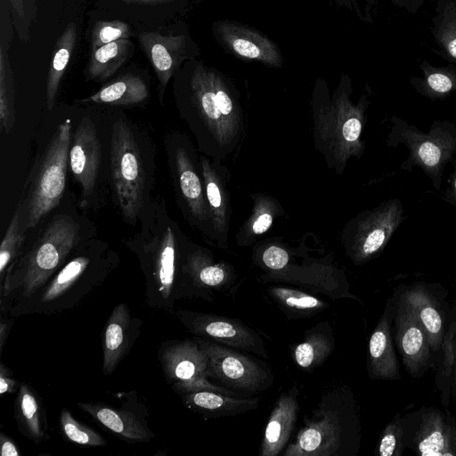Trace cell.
Here are the masks:
<instances>
[{
	"label": "cell",
	"instance_id": "6da1fadb",
	"mask_svg": "<svg viewBox=\"0 0 456 456\" xmlns=\"http://www.w3.org/2000/svg\"><path fill=\"white\" fill-rule=\"evenodd\" d=\"M182 111L200 151L209 158L224 160L244 139L240 91L224 73L202 61L190 70Z\"/></svg>",
	"mask_w": 456,
	"mask_h": 456
},
{
	"label": "cell",
	"instance_id": "7a4b0ae2",
	"mask_svg": "<svg viewBox=\"0 0 456 456\" xmlns=\"http://www.w3.org/2000/svg\"><path fill=\"white\" fill-rule=\"evenodd\" d=\"M352 94V80L343 73L333 93L323 78H317L311 97L314 147L338 175L352 158L360 159L365 150L362 132L370 102L362 94L354 102Z\"/></svg>",
	"mask_w": 456,
	"mask_h": 456
},
{
	"label": "cell",
	"instance_id": "3957f363",
	"mask_svg": "<svg viewBox=\"0 0 456 456\" xmlns=\"http://www.w3.org/2000/svg\"><path fill=\"white\" fill-rule=\"evenodd\" d=\"M79 240V225L68 216L54 218L43 235L25 255L7 268L0 282L1 313L20 315L40 292Z\"/></svg>",
	"mask_w": 456,
	"mask_h": 456
},
{
	"label": "cell",
	"instance_id": "277c9868",
	"mask_svg": "<svg viewBox=\"0 0 456 456\" xmlns=\"http://www.w3.org/2000/svg\"><path fill=\"white\" fill-rule=\"evenodd\" d=\"M361 443L356 399L347 385H339L322 394L282 455L357 456Z\"/></svg>",
	"mask_w": 456,
	"mask_h": 456
},
{
	"label": "cell",
	"instance_id": "5b68a950",
	"mask_svg": "<svg viewBox=\"0 0 456 456\" xmlns=\"http://www.w3.org/2000/svg\"><path fill=\"white\" fill-rule=\"evenodd\" d=\"M386 144L388 147L403 145L408 150V157L400 168L408 172L414 167L420 168L433 187L440 190L444 169L456 156V124L446 119L435 120L426 132L392 115Z\"/></svg>",
	"mask_w": 456,
	"mask_h": 456
},
{
	"label": "cell",
	"instance_id": "8992f818",
	"mask_svg": "<svg viewBox=\"0 0 456 456\" xmlns=\"http://www.w3.org/2000/svg\"><path fill=\"white\" fill-rule=\"evenodd\" d=\"M404 218L398 198L359 212L345 224L340 232L346 256L357 266L377 258Z\"/></svg>",
	"mask_w": 456,
	"mask_h": 456
},
{
	"label": "cell",
	"instance_id": "52a82bcc",
	"mask_svg": "<svg viewBox=\"0 0 456 456\" xmlns=\"http://www.w3.org/2000/svg\"><path fill=\"white\" fill-rule=\"evenodd\" d=\"M70 142L71 120L67 118L53 135L30 185L28 227L36 226L59 205L65 191Z\"/></svg>",
	"mask_w": 456,
	"mask_h": 456
},
{
	"label": "cell",
	"instance_id": "ba28073f",
	"mask_svg": "<svg viewBox=\"0 0 456 456\" xmlns=\"http://www.w3.org/2000/svg\"><path fill=\"white\" fill-rule=\"evenodd\" d=\"M92 259L77 256L66 263L25 306L20 315L55 314L79 305L100 287L104 276L91 269Z\"/></svg>",
	"mask_w": 456,
	"mask_h": 456
},
{
	"label": "cell",
	"instance_id": "9c48e42d",
	"mask_svg": "<svg viewBox=\"0 0 456 456\" xmlns=\"http://www.w3.org/2000/svg\"><path fill=\"white\" fill-rule=\"evenodd\" d=\"M110 171L121 213L127 221L134 220L143 202L145 173L134 134L123 121H118L113 126Z\"/></svg>",
	"mask_w": 456,
	"mask_h": 456
},
{
	"label": "cell",
	"instance_id": "30bf717a",
	"mask_svg": "<svg viewBox=\"0 0 456 456\" xmlns=\"http://www.w3.org/2000/svg\"><path fill=\"white\" fill-rule=\"evenodd\" d=\"M195 340L207 355L208 378L221 387L250 395L273 385L274 377L265 362L212 340L200 337Z\"/></svg>",
	"mask_w": 456,
	"mask_h": 456
},
{
	"label": "cell",
	"instance_id": "8fae6325",
	"mask_svg": "<svg viewBox=\"0 0 456 456\" xmlns=\"http://www.w3.org/2000/svg\"><path fill=\"white\" fill-rule=\"evenodd\" d=\"M409 408L402 419L406 449L419 456H456V418L448 409Z\"/></svg>",
	"mask_w": 456,
	"mask_h": 456
},
{
	"label": "cell",
	"instance_id": "7c38bea8",
	"mask_svg": "<svg viewBox=\"0 0 456 456\" xmlns=\"http://www.w3.org/2000/svg\"><path fill=\"white\" fill-rule=\"evenodd\" d=\"M159 359L163 373L180 395L201 390L220 392L232 396L241 393L215 385L208 378V358L194 339L175 340L163 343Z\"/></svg>",
	"mask_w": 456,
	"mask_h": 456
},
{
	"label": "cell",
	"instance_id": "4fadbf2b",
	"mask_svg": "<svg viewBox=\"0 0 456 456\" xmlns=\"http://www.w3.org/2000/svg\"><path fill=\"white\" fill-rule=\"evenodd\" d=\"M264 282H288L324 294L332 299L350 298L362 301L350 292V285L345 273L333 264L330 254L322 258H315L302 254L300 262H295L293 248L290 258L284 268L278 272L264 273L260 277Z\"/></svg>",
	"mask_w": 456,
	"mask_h": 456
},
{
	"label": "cell",
	"instance_id": "5bb4252c",
	"mask_svg": "<svg viewBox=\"0 0 456 456\" xmlns=\"http://www.w3.org/2000/svg\"><path fill=\"white\" fill-rule=\"evenodd\" d=\"M392 295L412 309L428 334L436 358L451 311L448 290L437 282L418 281L397 286Z\"/></svg>",
	"mask_w": 456,
	"mask_h": 456
},
{
	"label": "cell",
	"instance_id": "9a60e30c",
	"mask_svg": "<svg viewBox=\"0 0 456 456\" xmlns=\"http://www.w3.org/2000/svg\"><path fill=\"white\" fill-rule=\"evenodd\" d=\"M390 299L395 348L406 372L420 379L436 365L429 338L412 309L394 295Z\"/></svg>",
	"mask_w": 456,
	"mask_h": 456
},
{
	"label": "cell",
	"instance_id": "2e32d148",
	"mask_svg": "<svg viewBox=\"0 0 456 456\" xmlns=\"http://www.w3.org/2000/svg\"><path fill=\"white\" fill-rule=\"evenodd\" d=\"M176 316L194 336L268 358L262 337L239 319L179 309Z\"/></svg>",
	"mask_w": 456,
	"mask_h": 456
},
{
	"label": "cell",
	"instance_id": "e0dca14e",
	"mask_svg": "<svg viewBox=\"0 0 456 456\" xmlns=\"http://www.w3.org/2000/svg\"><path fill=\"white\" fill-rule=\"evenodd\" d=\"M174 164L179 194L189 220L214 242L200 158L197 159L188 140L175 147Z\"/></svg>",
	"mask_w": 456,
	"mask_h": 456
},
{
	"label": "cell",
	"instance_id": "ac0fdd59",
	"mask_svg": "<svg viewBox=\"0 0 456 456\" xmlns=\"http://www.w3.org/2000/svg\"><path fill=\"white\" fill-rule=\"evenodd\" d=\"M177 248L173 230L167 227L143 265L146 278V302L150 307L174 313L178 299Z\"/></svg>",
	"mask_w": 456,
	"mask_h": 456
},
{
	"label": "cell",
	"instance_id": "d6986e66",
	"mask_svg": "<svg viewBox=\"0 0 456 456\" xmlns=\"http://www.w3.org/2000/svg\"><path fill=\"white\" fill-rule=\"evenodd\" d=\"M212 33L217 44L237 58L270 68L283 65V56L276 43L258 29L225 19L212 24Z\"/></svg>",
	"mask_w": 456,
	"mask_h": 456
},
{
	"label": "cell",
	"instance_id": "ffe728a7",
	"mask_svg": "<svg viewBox=\"0 0 456 456\" xmlns=\"http://www.w3.org/2000/svg\"><path fill=\"white\" fill-rule=\"evenodd\" d=\"M222 159L200 156L207 202L215 244L224 249L228 244L232 208L228 190L230 172Z\"/></svg>",
	"mask_w": 456,
	"mask_h": 456
},
{
	"label": "cell",
	"instance_id": "44dd1931",
	"mask_svg": "<svg viewBox=\"0 0 456 456\" xmlns=\"http://www.w3.org/2000/svg\"><path fill=\"white\" fill-rule=\"evenodd\" d=\"M141 45L147 53L159 82V97L162 100L167 85L186 59L193 58L199 49L187 34L161 35L142 32L139 35Z\"/></svg>",
	"mask_w": 456,
	"mask_h": 456
},
{
	"label": "cell",
	"instance_id": "7402d4cb",
	"mask_svg": "<svg viewBox=\"0 0 456 456\" xmlns=\"http://www.w3.org/2000/svg\"><path fill=\"white\" fill-rule=\"evenodd\" d=\"M393 337V314L390 297L368 342L367 372L372 380H400L399 360Z\"/></svg>",
	"mask_w": 456,
	"mask_h": 456
},
{
	"label": "cell",
	"instance_id": "603a6c76",
	"mask_svg": "<svg viewBox=\"0 0 456 456\" xmlns=\"http://www.w3.org/2000/svg\"><path fill=\"white\" fill-rule=\"evenodd\" d=\"M101 163V144L96 130L87 118H84L76 129L69 150V166L82 188L86 202L92 195Z\"/></svg>",
	"mask_w": 456,
	"mask_h": 456
},
{
	"label": "cell",
	"instance_id": "cb8c5ba5",
	"mask_svg": "<svg viewBox=\"0 0 456 456\" xmlns=\"http://www.w3.org/2000/svg\"><path fill=\"white\" fill-rule=\"evenodd\" d=\"M142 321L134 318L126 304L117 305L106 322L103 332L104 375L111 374L128 354L139 335Z\"/></svg>",
	"mask_w": 456,
	"mask_h": 456
},
{
	"label": "cell",
	"instance_id": "d4e9b609",
	"mask_svg": "<svg viewBox=\"0 0 456 456\" xmlns=\"http://www.w3.org/2000/svg\"><path fill=\"white\" fill-rule=\"evenodd\" d=\"M298 389L293 386L279 395L264 430L260 456H277L287 445L298 418Z\"/></svg>",
	"mask_w": 456,
	"mask_h": 456
},
{
	"label": "cell",
	"instance_id": "484cf974",
	"mask_svg": "<svg viewBox=\"0 0 456 456\" xmlns=\"http://www.w3.org/2000/svg\"><path fill=\"white\" fill-rule=\"evenodd\" d=\"M182 273L190 281L195 292L221 289L236 278L234 267L224 261H216L207 248L197 247L190 250L182 264Z\"/></svg>",
	"mask_w": 456,
	"mask_h": 456
},
{
	"label": "cell",
	"instance_id": "4316f807",
	"mask_svg": "<svg viewBox=\"0 0 456 456\" xmlns=\"http://www.w3.org/2000/svg\"><path fill=\"white\" fill-rule=\"evenodd\" d=\"M435 385L444 409L456 401V298L451 301L446 330L436 354Z\"/></svg>",
	"mask_w": 456,
	"mask_h": 456
},
{
	"label": "cell",
	"instance_id": "83f0119b",
	"mask_svg": "<svg viewBox=\"0 0 456 456\" xmlns=\"http://www.w3.org/2000/svg\"><path fill=\"white\" fill-rule=\"evenodd\" d=\"M77 406L129 443L148 442L154 437L146 424L129 411L115 409L102 403H78Z\"/></svg>",
	"mask_w": 456,
	"mask_h": 456
},
{
	"label": "cell",
	"instance_id": "f1b7e54d",
	"mask_svg": "<svg viewBox=\"0 0 456 456\" xmlns=\"http://www.w3.org/2000/svg\"><path fill=\"white\" fill-rule=\"evenodd\" d=\"M181 396L187 408L206 418L241 414L256 409L260 402L258 397L232 396L210 390L184 393Z\"/></svg>",
	"mask_w": 456,
	"mask_h": 456
},
{
	"label": "cell",
	"instance_id": "f546056e",
	"mask_svg": "<svg viewBox=\"0 0 456 456\" xmlns=\"http://www.w3.org/2000/svg\"><path fill=\"white\" fill-rule=\"evenodd\" d=\"M252 209L235 234L239 247L253 246L258 239L267 232L276 218L284 214V208L277 199L265 192L249 194Z\"/></svg>",
	"mask_w": 456,
	"mask_h": 456
},
{
	"label": "cell",
	"instance_id": "4dcf8cb0",
	"mask_svg": "<svg viewBox=\"0 0 456 456\" xmlns=\"http://www.w3.org/2000/svg\"><path fill=\"white\" fill-rule=\"evenodd\" d=\"M20 432L36 444L49 439L47 419L42 398L28 383L21 382L14 403Z\"/></svg>",
	"mask_w": 456,
	"mask_h": 456
},
{
	"label": "cell",
	"instance_id": "1f68e13d",
	"mask_svg": "<svg viewBox=\"0 0 456 456\" xmlns=\"http://www.w3.org/2000/svg\"><path fill=\"white\" fill-rule=\"evenodd\" d=\"M334 347L332 326L322 322L305 332L303 340L291 348V355L298 367L311 371L330 356Z\"/></svg>",
	"mask_w": 456,
	"mask_h": 456
},
{
	"label": "cell",
	"instance_id": "d6a6232c",
	"mask_svg": "<svg viewBox=\"0 0 456 456\" xmlns=\"http://www.w3.org/2000/svg\"><path fill=\"white\" fill-rule=\"evenodd\" d=\"M267 293L289 321L313 317L330 305L310 293L284 286H270Z\"/></svg>",
	"mask_w": 456,
	"mask_h": 456
},
{
	"label": "cell",
	"instance_id": "836d02e7",
	"mask_svg": "<svg viewBox=\"0 0 456 456\" xmlns=\"http://www.w3.org/2000/svg\"><path fill=\"white\" fill-rule=\"evenodd\" d=\"M149 95L145 82L137 76L126 75L106 85L83 102L110 105H132Z\"/></svg>",
	"mask_w": 456,
	"mask_h": 456
},
{
	"label": "cell",
	"instance_id": "e575fe53",
	"mask_svg": "<svg viewBox=\"0 0 456 456\" xmlns=\"http://www.w3.org/2000/svg\"><path fill=\"white\" fill-rule=\"evenodd\" d=\"M132 52L128 38L118 39L92 50L87 71L93 79L104 80L112 76Z\"/></svg>",
	"mask_w": 456,
	"mask_h": 456
},
{
	"label": "cell",
	"instance_id": "d590c367",
	"mask_svg": "<svg viewBox=\"0 0 456 456\" xmlns=\"http://www.w3.org/2000/svg\"><path fill=\"white\" fill-rule=\"evenodd\" d=\"M77 41V26L69 22L57 40L46 85V105L52 110L61 77L70 60Z\"/></svg>",
	"mask_w": 456,
	"mask_h": 456
},
{
	"label": "cell",
	"instance_id": "8d00e7d4",
	"mask_svg": "<svg viewBox=\"0 0 456 456\" xmlns=\"http://www.w3.org/2000/svg\"><path fill=\"white\" fill-rule=\"evenodd\" d=\"M432 33L436 42L456 59V0H436Z\"/></svg>",
	"mask_w": 456,
	"mask_h": 456
},
{
	"label": "cell",
	"instance_id": "74e56055",
	"mask_svg": "<svg viewBox=\"0 0 456 456\" xmlns=\"http://www.w3.org/2000/svg\"><path fill=\"white\" fill-rule=\"evenodd\" d=\"M8 47H0V126L10 134L15 124V84L9 58Z\"/></svg>",
	"mask_w": 456,
	"mask_h": 456
},
{
	"label": "cell",
	"instance_id": "f35d334b",
	"mask_svg": "<svg viewBox=\"0 0 456 456\" xmlns=\"http://www.w3.org/2000/svg\"><path fill=\"white\" fill-rule=\"evenodd\" d=\"M418 93L431 100H442L456 92V70L454 69H432L426 66L422 78L411 79Z\"/></svg>",
	"mask_w": 456,
	"mask_h": 456
},
{
	"label": "cell",
	"instance_id": "ab89813d",
	"mask_svg": "<svg viewBox=\"0 0 456 456\" xmlns=\"http://www.w3.org/2000/svg\"><path fill=\"white\" fill-rule=\"evenodd\" d=\"M60 427L63 436L71 443L94 447L107 444L99 433L75 419L66 408L61 411Z\"/></svg>",
	"mask_w": 456,
	"mask_h": 456
},
{
	"label": "cell",
	"instance_id": "60d3db41",
	"mask_svg": "<svg viewBox=\"0 0 456 456\" xmlns=\"http://www.w3.org/2000/svg\"><path fill=\"white\" fill-rule=\"evenodd\" d=\"M408 407L396 412L385 426L374 451L376 456H402L406 450L403 443V414Z\"/></svg>",
	"mask_w": 456,
	"mask_h": 456
},
{
	"label": "cell",
	"instance_id": "b9f144b4",
	"mask_svg": "<svg viewBox=\"0 0 456 456\" xmlns=\"http://www.w3.org/2000/svg\"><path fill=\"white\" fill-rule=\"evenodd\" d=\"M24 240L19 209L14 213L0 246V282L10 265L19 256Z\"/></svg>",
	"mask_w": 456,
	"mask_h": 456
},
{
	"label": "cell",
	"instance_id": "7bdbcfd3",
	"mask_svg": "<svg viewBox=\"0 0 456 456\" xmlns=\"http://www.w3.org/2000/svg\"><path fill=\"white\" fill-rule=\"evenodd\" d=\"M130 34V28L122 21H97L92 31V50L118 39L128 38Z\"/></svg>",
	"mask_w": 456,
	"mask_h": 456
},
{
	"label": "cell",
	"instance_id": "ee69618b",
	"mask_svg": "<svg viewBox=\"0 0 456 456\" xmlns=\"http://www.w3.org/2000/svg\"><path fill=\"white\" fill-rule=\"evenodd\" d=\"M15 20L34 21L37 14V0H8Z\"/></svg>",
	"mask_w": 456,
	"mask_h": 456
},
{
	"label": "cell",
	"instance_id": "f6af8a7d",
	"mask_svg": "<svg viewBox=\"0 0 456 456\" xmlns=\"http://www.w3.org/2000/svg\"><path fill=\"white\" fill-rule=\"evenodd\" d=\"M20 382L13 377L12 370L4 363L0 362V395L17 393Z\"/></svg>",
	"mask_w": 456,
	"mask_h": 456
},
{
	"label": "cell",
	"instance_id": "bcb514c9",
	"mask_svg": "<svg viewBox=\"0 0 456 456\" xmlns=\"http://www.w3.org/2000/svg\"><path fill=\"white\" fill-rule=\"evenodd\" d=\"M453 169L447 180L444 199L451 205L456 207V159L452 161Z\"/></svg>",
	"mask_w": 456,
	"mask_h": 456
},
{
	"label": "cell",
	"instance_id": "7dc6e473",
	"mask_svg": "<svg viewBox=\"0 0 456 456\" xmlns=\"http://www.w3.org/2000/svg\"><path fill=\"white\" fill-rule=\"evenodd\" d=\"M15 322V317L1 313L0 318V354H2L10 330Z\"/></svg>",
	"mask_w": 456,
	"mask_h": 456
},
{
	"label": "cell",
	"instance_id": "c3c4849f",
	"mask_svg": "<svg viewBox=\"0 0 456 456\" xmlns=\"http://www.w3.org/2000/svg\"><path fill=\"white\" fill-rule=\"evenodd\" d=\"M0 446L1 456H20L21 454L14 441L3 432L0 433Z\"/></svg>",
	"mask_w": 456,
	"mask_h": 456
},
{
	"label": "cell",
	"instance_id": "681fc988",
	"mask_svg": "<svg viewBox=\"0 0 456 456\" xmlns=\"http://www.w3.org/2000/svg\"><path fill=\"white\" fill-rule=\"evenodd\" d=\"M393 5L402 8L410 13H415L421 7L425 0H387Z\"/></svg>",
	"mask_w": 456,
	"mask_h": 456
},
{
	"label": "cell",
	"instance_id": "f907efd6",
	"mask_svg": "<svg viewBox=\"0 0 456 456\" xmlns=\"http://www.w3.org/2000/svg\"><path fill=\"white\" fill-rule=\"evenodd\" d=\"M338 7H343L361 17V11L357 0H332Z\"/></svg>",
	"mask_w": 456,
	"mask_h": 456
},
{
	"label": "cell",
	"instance_id": "816d5d0a",
	"mask_svg": "<svg viewBox=\"0 0 456 456\" xmlns=\"http://www.w3.org/2000/svg\"><path fill=\"white\" fill-rule=\"evenodd\" d=\"M124 1H129V2H136V3H148V4H156V3H167L171 2L174 0H124Z\"/></svg>",
	"mask_w": 456,
	"mask_h": 456
}]
</instances>
